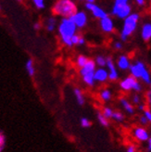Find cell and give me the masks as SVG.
<instances>
[{
	"mask_svg": "<svg viewBox=\"0 0 151 152\" xmlns=\"http://www.w3.org/2000/svg\"><path fill=\"white\" fill-rule=\"evenodd\" d=\"M134 1L139 7H143V6L145 5V3H146V0H134Z\"/></svg>",
	"mask_w": 151,
	"mask_h": 152,
	"instance_id": "38",
	"label": "cell"
},
{
	"mask_svg": "<svg viewBox=\"0 0 151 152\" xmlns=\"http://www.w3.org/2000/svg\"><path fill=\"white\" fill-rule=\"evenodd\" d=\"M112 119L115 120L116 121H123L124 119V116L122 112L120 111H114L112 114Z\"/></svg>",
	"mask_w": 151,
	"mask_h": 152,
	"instance_id": "26",
	"label": "cell"
},
{
	"mask_svg": "<svg viewBox=\"0 0 151 152\" xmlns=\"http://www.w3.org/2000/svg\"><path fill=\"white\" fill-rule=\"evenodd\" d=\"M149 10H150V12H151V5H150V7H149Z\"/></svg>",
	"mask_w": 151,
	"mask_h": 152,
	"instance_id": "46",
	"label": "cell"
},
{
	"mask_svg": "<svg viewBox=\"0 0 151 152\" xmlns=\"http://www.w3.org/2000/svg\"><path fill=\"white\" fill-rule=\"evenodd\" d=\"M140 20V15L138 13H131L129 16L124 19L123 26L120 32V39L123 42L127 41L128 37L131 36L137 28Z\"/></svg>",
	"mask_w": 151,
	"mask_h": 152,
	"instance_id": "3",
	"label": "cell"
},
{
	"mask_svg": "<svg viewBox=\"0 0 151 152\" xmlns=\"http://www.w3.org/2000/svg\"><path fill=\"white\" fill-rule=\"evenodd\" d=\"M16 1H18V2H21L22 0H16Z\"/></svg>",
	"mask_w": 151,
	"mask_h": 152,
	"instance_id": "45",
	"label": "cell"
},
{
	"mask_svg": "<svg viewBox=\"0 0 151 152\" xmlns=\"http://www.w3.org/2000/svg\"><path fill=\"white\" fill-rule=\"evenodd\" d=\"M127 152H136V149L133 146H129L127 148Z\"/></svg>",
	"mask_w": 151,
	"mask_h": 152,
	"instance_id": "39",
	"label": "cell"
},
{
	"mask_svg": "<svg viewBox=\"0 0 151 152\" xmlns=\"http://www.w3.org/2000/svg\"><path fill=\"white\" fill-rule=\"evenodd\" d=\"M77 29L78 28L76 27V25L74 24V22L70 18H62L60 20L58 27V32L60 37V41L66 47H72L71 37L76 34Z\"/></svg>",
	"mask_w": 151,
	"mask_h": 152,
	"instance_id": "1",
	"label": "cell"
},
{
	"mask_svg": "<svg viewBox=\"0 0 151 152\" xmlns=\"http://www.w3.org/2000/svg\"><path fill=\"white\" fill-rule=\"evenodd\" d=\"M82 35L79 34H75L72 37H71V43H72V45H79V43H80V40L82 38Z\"/></svg>",
	"mask_w": 151,
	"mask_h": 152,
	"instance_id": "28",
	"label": "cell"
},
{
	"mask_svg": "<svg viewBox=\"0 0 151 152\" xmlns=\"http://www.w3.org/2000/svg\"><path fill=\"white\" fill-rule=\"evenodd\" d=\"M100 98L103 101H109L111 98V92L109 89H103L100 94H99Z\"/></svg>",
	"mask_w": 151,
	"mask_h": 152,
	"instance_id": "22",
	"label": "cell"
},
{
	"mask_svg": "<svg viewBox=\"0 0 151 152\" xmlns=\"http://www.w3.org/2000/svg\"><path fill=\"white\" fill-rule=\"evenodd\" d=\"M57 25V20L54 17H50L46 21V29L48 32H53Z\"/></svg>",
	"mask_w": 151,
	"mask_h": 152,
	"instance_id": "21",
	"label": "cell"
},
{
	"mask_svg": "<svg viewBox=\"0 0 151 152\" xmlns=\"http://www.w3.org/2000/svg\"><path fill=\"white\" fill-rule=\"evenodd\" d=\"M4 145H5V137H4V135L0 133V152L2 151Z\"/></svg>",
	"mask_w": 151,
	"mask_h": 152,
	"instance_id": "32",
	"label": "cell"
},
{
	"mask_svg": "<svg viewBox=\"0 0 151 152\" xmlns=\"http://www.w3.org/2000/svg\"><path fill=\"white\" fill-rule=\"evenodd\" d=\"M133 135L137 140L140 141H147L149 139V134L145 128L137 127L133 130Z\"/></svg>",
	"mask_w": 151,
	"mask_h": 152,
	"instance_id": "12",
	"label": "cell"
},
{
	"mask_svg": "<svg viewBox=\"0 0 151 152\" xmlns=\"http://www.w3.org/2000/svg\"><path fill=\"white\" fill-rule=\"evenodd\" d=\"M85 9L91 12L96 19L100 20L108 16L107 12H106L102 7L96 5L95 3H85Z\"/></svg>",
	"mask_w": 151,
	"mask_h": 152,
	"instance_id": "7",
	"label": "cell"
},
{
	"mask_svg": "<svg viewBox=\"0 0 151 152\" xmlns=\"http://www.w3.org/2000/svg\"><path fill=\"white\" fill-rule=\"evenodd\" d=\"M41 27H42V25H41L40 22H35V23L34 24V28L35 31H39V30L41 29Z\"/></svg>",
	"mask_w": 151,
	"mask_h": 152,
	"instance_id": "37",
	"label": "cell"
},
{
	"mask_svg": "<svg viewBox=\"0 0 151 152\" xmlns=\"http://www.w3.org/2000/svg\"><path fill=\"white\" fill-rule=\"evenodd\" d=\"M150 1H151V0H150Z\"/></svg>",
	"mask_w": 151,
	"mask_h": 152,
	"instance_id": "49",
	"label": "cell"
},
{
	"mask_svg": "<svg viewBox=\"0 0 151 152\" xmlns=\"http://www.w3.org/2000/svg\"><path fill=\"white\" fill-rule=\"evenodd\" d=\"M129 70H130L131 75H133V77H135L136 79H141L144 83H147V85H149L151 83L150 72L147 69L146 65L142 61H140V60H137L135 63L131 64Z\"/></svg>",
	"mask_w": 151,
	"mask_h": 152,
	"instance_id": "4",
	"label": "cell"
},
{
	"mask_svg": "<svg viewBox=\"0 0 151 152\" xmlns=\"http://www.w3.org/2000/svg\"><path fill=\"white\" fill-rule=\"evenodd\" d=\"M147 152H151V145L147 146Z\"/></svg>",
	"mask_w": 151,
	"mask_h": 152,
	"instance_id": "43",
	"label": "cell"
},
{
	"mask_svg": "<svg viewBox=\"0 0 151 152\" xmlns=\"http://www.w3.org/2000/svg\"><path fill=\"white\" fill-rule=\"evenodd\" d=\"M0 10H1V5H0Z\"/></svg>",
	"mask_w": 151,
	"mask_h": 152,
	"instance_id": "48",
	"label": "cell"
},
{
	"mask_svg": "<svg viewBox=\"0 0 151 152\" xmlns=\"http://www.w3.org/2000/svg\"><path fill=\"white\" fill-rule=\"evenodd\" d=\"M129 1L130 0H115L114 4H113V7H112V10H111V14L114 16L116 11L118 10H120V7H123V6L129 4Z\"/></svg>",
	"mask_w": 151,
	"mask_h": 152,
	"instance_id": "17",
	"label": "cell"
},
{
	"mask_svg": "<svg viewBox=\"0 0 151 152\" xmlns=\"http://www.w3.org/2000/svg\"><path fill=\"white\" fill-rule=\"evenodd\" d=\"M120 87L123 91H131L133 90L135 92H141L142 91V86L141 83L137 81V79L133 77V75L127 76L123 80L120 81Z\"/></svg>",
	"mask_w": 151,
	"mask_h": 152,
	"instance_id": "5",
	"label": "cell"
},
{
	"mask_svg": "<svg viewBox=\"0 0 151 152\" xmlns=\"http://www.w3.org/2000/svg\"><path fill=\"white\" fill-rule=\"evenodd\" d=\"M145 109H146L145 104H141V103L138 104V110H145Z\"/></svg>",
	"mask_w": 151,
	"mask_h": 152,
	"instance_id": "40",
	"label": "cell"
},
{
	"mask_svg": "<svg viewBox=\"0 0 151 152\" xmlns=\"http://www.w3.org/2000/svg\"><path fill=\"white\" fill-rule=\"evenodd\" d=\"M113 47H114V48L116 49V50H120V49H123V43L122 42H119V41H117V42H115L114 43V45H113Z\"/></svg>",
	"mask_w": 151,
	"mask_h": 152,
	"instance_id": "33",
	"label": "cell"
},
{
	"mask_svg": "<svg viewBox=\"0 0 151 152\" xmlns=\"http://www.w3.org/2000/svg\"><path fill=\"white\" fill-rule=\"evenodd\" d=\"M70 19L74 22V24L76 25L78 29H82L85 27L87 24V20H88L87 15L85 11H77L76 13H74Z\"/></svg>",
	"mask_w": 151,
	"mask_h": 152,
	"instance_id": "6",
	"label": "cell"
},
{
	"mask_svg": "<svg viewBox=\"0 0 151 152\" xmlns=\"http://www.w3.org/2000/svg\"><path fill=\"white\" fill-rule=\"evenodd\" d=\"M107 68L109 72V81H116L119 78V73L117 71V68L115 67V63L113 61L111 57L107 58Z\"/></svg>",
	"mask_w": 151,
	"mask_h": 152,
	"instance_id": "9",
	"label": "cell"
},
{
	"mask_svg": "<svg viewBox=\"0 0 151 152\" xmlns=\"http://www.w3.org/2000/svg\"><path fill=\"white\" fill-rule=\"evenodd\" d=\"M147 100L149 104V106L151 107V89L147 92Z\"/></svg>",
	"mask_w": 151,
	"mask_h": 152,
	"instance_id": "36",
	"label": "cell"
},
{
	"mask_svg": "<svg viewBox=\"0 0 151 152\" xmlns=\"http://www.w3.org/2000/svg\"><path fill=\"white\" fill-rule=\"evenodd\" d=\"M96 69V61L93 59H88V61L85 63L84 67L80 68V74L81 76L88 74V73H94Z\"/></svg>",
	"mask_w": 151,
	"mask_h": 152,
	"instance_id": "11",
	"label": "cell"
},
{
	"mask_svg": "<svg viewBox=\"0 0 151 152\" xmlns=\"http://www.w3.org/2000/svg\"><path fill=\"white\" fill-rule=\"evenodd\" d=\"M95 61H96V64L97 66H99V67H105L106 65H107V58H105L104 56H97L95 59Z\"/></svg>",
	"mask_w": 151,
	"mask_h": 152,
	"instance_id": "24",
	"label": "cell"
},
{
	"mask_svg": "<svg viewBox=\"0 0 151 152\" xmlns=\"http://www.w3.org/2000/svg\"><path fill=\"white\" fill-rule=\"evenodd\" d=\"M85 1H86V3H95L96 0H85Z\"/></svg>",
	"mask_w": 151,
	"mask_h": 152,
	"instance_id": "42",
	"label": "cell"
},
{
	"mask_svg": "<svg viewBox=\"0 0 151 152\" xmlns=\"http://www.w3.org/2000/svg\"><path fill=\"white\" fill-rule=\"evenodd\" d=\"M117 66L120 70L122 71H126L130 68L131 63H130V59L126 55H120L117 58Z\"/></svg>",
	"mask_w": 151,
	"mask_h": 152,
	"instance_id": "14",
	"label": "cell"
},
{
	"mask_svg": "<svg viewBox=\"0 0 151 152\" xmlns=\"http://www.w3.org/2000/svg\"><path fill=\"white\" fill-rule=\"evenodd\" d=\"M95 81L98 83H105L109 79V72L104 69L103 67H100L98 69H96L94 73Z\"/></svg>",
	"mask_w": 151,
	"mask_h": 152,
	"instance_id": "10",
	"label": "cell"
},
{
	"mask_svg": "<svg viewBox=\"0 0 151 152\" xmlns=\"http://www.w3.org/2000/svg\"><path fill=\"white\" fill-rule=\"evenodd\" d=\"M99 26L105 34H110L114 31V22L109 16L99 20Z\"/></svg>",
	"mask_w": 151,
	"mask_h": 152,
	"instance_id": "8",
	"label": "cell"
},
{
	"mask_svg": "<svg viewBox=\"0 0 151 152\" xmlns=\"http://www.w3.org/2000/svg\"><path fill=\"white\" fill-rule=\"evenodd\" d=\"M77 11V6L72 0H57L52 7L53 14L62 18H71Z\"/></svg>",
	"mask_w": 151,
	"mask_h": 152,
	"instance_id": "2",
	"label": "cell"
},
{
	"mask_svg": "<svg viewBox=\"0 0 151 152\" xmlns=\"http://www.w3.org/2000/svg\"><path fill=\"white\" fill-rule=\"evenodd\" d=\"M141 37L145 42H148L151 40V23L147 22L143 24L141 29Z\"/></svg>",
	"mask_w": 151,
	"mask_h": 152,
	"instance_id": "15",
	"label": "cell"
},
{
	"mask_svg": "<svg viewBox=\"0 0 151 152\" xmlns=\"http://www.w3.org/2000/svg\"><path fill=\"white\" fill-rule=\"evenodd\" d=\"M97 120H98V121L100 123L101 125L103 126H109V121H108V118H106L102 113L98 112L97 113Z\"/></svg>",
	"mask_w": 151,
	"mask_h": 152,
	"instance_id": "25",
	"label": "cell"
},
{
	"mask_svg": "<svg viewBox=\"0 0 151 152\" xmlns=\"http://www.w3.org/2000/svg\"><path fill=\"white\" fill-rule=\"evenodd\" d=\"M73 93H74L75 98H76L77 103H78L80 106H82V105H84V104L85 103V96H84V94H82V90H81L80 88H74Z\"/></svg>",
	"mask_w": 151,
	"mask_h": 152,
	"instance_id": "19",
	"label": "cell"
},
{
	"mask_svg": "<svg viewBox=\"0 0 151 152\" xmlns=\"http://www.w3.org/2000/svg\"><path fill=\"white\" fill-rule=\"evenodd\" d=\"M139 121H140V124H143V125H146V124L148 123V120H147V118L145 115L141 116Z\"/></svg>",
	"mask_w": 151,
	"mask_h": 152,
	"instance_id": "34",
	"label": "cell"
},
{
	"mask_svg": "<svg viewBox=\"0 0 151 152\" xmlns=\"http://www.w3.org/2000/svg\"><path fill=\"white\" fill-rule=\"evenodd\" d=\"M25 70L28 73L29 76L31 77H34V74H35V68H34V60L32 58H29L27 59V61L25 63Z\"/></svg>",
	"mask_w": 151,
	"mask_h": 152,
	"instance_id": "16",
	"label": "cell"
},
{
	"mask_svg": "<svg viewBox=\"0 0 151 152\" xmlns=\"http://www.w3.org/2000/svg\"><path fill=\"white\" fill-rule=\"evenodd\" d=\"M81 125H82V127H84V128H88V127H90L91 126V121H90L87 118H82L81 119Z\"/></svg>",
	"mask_w": 151,
	"mask_h": 152,
	"instance_id": "30",
	"label": "cell"
},
{
	"mask_svg": "<svg viewBox=\"0 0 151 152\" xmlns=\"http://www.w3.org/2000/svg\"><path fill=\"white\" fill-rule=\"evenodd\" d=\"M88 58L84 56V55H80L77 57L76 58V65L78 66V68H82V67H84L85 65V63L88 61Z\"/></svg>",
	"mask_w": 151,
	"mask_h": 152,
	"instance_id": "23",
	"label": "cell"
},
{
	"mask_svg": "<svg viewBox=\"0 0 151 152\" xmlns=\"http://www.w3.org/2000/svg\"><path fill=\"white\" fill-rule=\"evenodd\" d=\"M131 13H132V7L130 4H127V5L123 6V7H120V10H118L114 16H116L117 18L120 19V20H124L125 18L129 16Z\"/></svg>",
	"mask_w": 151,
	"mask_h": 152,
	"instance_id": "13",
	"label": "cell"
},
{
	"mask_svg": "<svg viewBox=\"0 0 151 152\" xmlns=\"http://www.w3.org/2000/svg\"><path fill=\"white\" fill-rule=\"evenodd\" d=\"M149 86H150V89H151V83H149Z\"/></svg>",
	"mask_w": 151,
	"mask_h": 152,
	"instance_id": "47",
	"label": "cell"
},
{
	"mask_svg": "<svg viewBox=\"0 0 151 152\" xmlns=\"http://www.w3.org/2000/svg\"><path fill=\"white\" fill-rule=\"evenodd\" d=\"M133 104H136V105H138L140 102H141V98H140V96L139 95H133Z\"/></svg>",
	"mask_w": 151,
	"mask_h": 152,
	"instance_id": "31",
	"label": "cell"
},
{
	"mask_svg": "<svg viewBox=\"0 0 151 152\" xmlns=\"http://www.w3.org/2000/svg\"><path fill=\"white\" fill-rule=\"evenodd\" d=\"M85 39L84 36H82L81 40H80V43H79V45H85Z\"/></svg>",
	"mask_w": 151,
	"mask_h": 152,
	"instance_id": "41",
	"label": "cell"
},
{
	"mask_svg": "<svg viewBox=\"0 0 151 152\" xmlns=\"http://www.w3.org/2000/svg\"><path fill=\"white\" fill-rule=\"evenodd\" d=\"M147 141H148V145H151V137H149V139Z\"/></svg>",
	"mask_w": 151,
	"mask_h": 152,
	"instance_id": "44",
	"label": "cell"
},
{
	"mask_svg": "<svg viewBox=\"0 0 151 152\" xmlns=\"http://www.w3.org/2000/svg\"><path fill=\"white\" fill-rule=\"evenodd\" d=\"M113 112H114V111L112 110V109H110V108H109V107H105V108L103 109L102 114H103V115H104L106 118L109 119V118H112V114H113Z\"/></svg>",
	"mask_w": 151,
	"mask_h": 152,
	"instance_id": "27",
	"label": "cell"
},
{
	"mask_svg": "<svg viewBox=\"0 0 151 152\" xmlns=\"http://www.w3.org/2000/svg\"><path fill=\"white\" fill-rule=\"evenodd\" d=\"M120 102L122 104V106L123 107V109L127 111V113L129 114H133L134 113V109L133 107V105L128 101L126 98L124 97H120Z\"/></svg>",
	"mask_w": 151,
	"mask_h": 152,
	"instance_id": "18",
	"label": "cell"
},
{
	"mask_svg": "<svg viewBox=\"0 0 151 152\" xmlns=\"http://www.w3.org/2000/svg\"><path fill=\"white\" fill-rule=\"evenodd\" d=\"M94 73H88V74H85V75L82 76L84 83H85V85H87L88 86H90V87H93L95 86V83H96L95 77H94Z\"/></svg>",
	"mask_w": 151,
	"mask_h": 152,
	"instance_id": "20",
	"label": "cell"
},
{
	"mask_svg": "<svg viewBox=\"0 0 151 152\" xmlns=\"http://www.w3.org/2000/svg\"><path fill=\"white\" fill-rule=\"evenodd\" d=\"M33 2L35 6L36 9L38 10H43L46 4H44V0H33Z\"/></svg>",
	"mask_w": 151,
	"mask_h": 152,
	"instance_id": "29",
	"label": "cell"
},
{
	"mask_svg": "<svg viewBox=\"0 0 151 152\" xmlns=\"http://www.w3.org/2000/svg\"><path fill=\"white\" fill-rule=\"evenodd\" d=\"M144 115L147 118L148 121H150V123H151V110H144Z\"/></svg>",
	"mask_w": 151,
	"mask_h": 152,
	"instance_id": "35",
	"label": "cell"
}]
</instances>
